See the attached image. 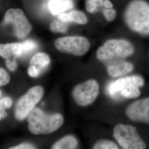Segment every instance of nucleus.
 <instances>
[{
  "label": "nucleus",
  "instance_id": "nucleus-19",
  "mask_svg": "<svg viewBox=\"0 0 149 149\" xmlns=\"http://www.w3.org/2000/svg\"><path fill=\"white\" fill-rule=\"evenodd\" d=\"M93 149H117V145L114 142L111 141L102 140L98 141L96 143Z\"/></svg>",
  "mask_w": 149,
  "mask_h": 149
},
{
  "label": "nucleus",
  "instance_id": "nucleus-9",
  "mask_svg": "<svg viewBox=\"0 0 149 149\" xmlns=\"http://www.w3.org/2000/svg\"><path fill=\"white\" fill-rule=\"evenodd\" d=\"M98 93V83L96 80H90L76 86L72 95L79 105L86 106L95 101Z\"/></svg>",
  "mask_w": 149,
  "mask_h": 149
},
{
  "label": "nucleus",
  "instance_id": "nucleus-3",
  "mask_svg": "<svg viewBox=\"0 0 149 149\" xmlns=\"http://www.w3.org/2000/svg\"><path fill=\"white\" fill-rule=\"evenodd\" d=\"M143 78L140 76L134 75L120 78L116 81L111 82L108 86L107 90L109 96L117 98L119 93L125 98L134 99L140 96V87L143 86Z\"/></svg>",
  "mask_w": 149,
  "mask_h": 149
},
{
  "label": "nucleus",
  "instance_id": "nucleus-10",
  "mask_svg": "<svg viewBox=\"0 0 149 149\" xmlns=\"http://www.w3.org/2000/svg\"><path fill=\"white\" fill-rule=\"evenodd\" d=\"M125 113L133 121L149 124V98L134 102L128 107Z\"/></svg>",
  "mask_w": 149,
  "mask_h": 149
},
{
  "label": "nucleus",
  "instance_id": "nucleus-7",
  "mask_svg": "<svg viewBox=\"0 0 149 149\" xmlns=\"http://www.w3.org/2000/svg\"><path fill=\"white\" fill-rule=\"evenodd\" d=\"M55 46L63 53L82 56L88 51L90 43L83 37H66L58 39L55 42Z\"/></svg>",
  "mask_w": 149,
  "mask_h": 149
},
{
  "label": "nucleus",
  "instance_id": "nucleus-6",
  "mask_svg": "<svg viewBox=\"0 0 149 149\" xmlns=\"http://www.w3.org/2000/svg\"><path fill=\"white\" fill-rule=\"evenodd\" d=\"M43 88L41 86H34L30 88L22 97L16 104L15 116L18 120H22L28 117L43 95Z\"/></svg>",
  "mask_w": 149,
  "mask_h": 149
},
{
  "label": "nucleus",
  "instance_id": "nucleus-8",
  "mask_svg": "<svg viewBox=\"0 0 149 149\" xmlns=\"http://www.w3.org/2000/svg\"><path fill=\"white\" fill-rule=\"evenodd\" d=\"M4 23L13 25L15 34L19 39L26 37L32 29L31 24L23 12L19 8H11L7 11L4 17Z\"/></svg>",
  "mask_w": 149,
  "mask_h": 149
},
{
  "label": "nucleus",
  "instance_id": "nucleus-12",
  "mask_svg": "<svg viewBox=\"0 0 149 149\" xmlns=\"http://www.w3.org/2000/svg\"><path fill=\"white\" fill-rule=\"evenodd\" d=\"M22 43H8L0 45V55L6 60H13L11 58L16 59L22 56Z\"/></svg>",
  "mask_w": 149,
  "mask_h": 149
},
{
  "label": "nucleus",
  "instance_id": "nucleus-15",
  "mask_svg": "<svg viewBox=\"0 0 149 149\" xmlns=\"http://www.w3.org/2000/svg\"><path fill=\"white\" fill-rule=\"evenodd\" d=\"M59 20L65 22H74L79 24H85L87 23V19L85 14L79 11H72L69 13H62L58 17Z\"/></svg>",
  "mask_w": 149,
  "mask_h": 149
},
{
  "label": "nucleus",
  "instance_id": "nucleus-2",
  "mask_svg": "<svg viewBox=\"0 0 149 149\" xmlns=\"http://www.w3.org/2000/svg\"><path fill=\"white\" fill-rule=\"evenodd\" d=\"M27 117L28 129L35 135L52 133L64 123V118L61 114H45L38 108H34Z\"/></svg>",
  "mask_w": 149,
  "mask_h": 149
},
{
  "label": "nucleus",
  "instance_id": "nucleus-18",
  "mask_svg": "<svg viewBox=\"0 0 149 149\" xmlns=\"http://www.w3.org/2000/svg\"><path fill=\"white\" fill-rule=\"evenodd\" d=\"M104 0H86V8L87 12L94 13L104 6Z\"/></svg>",
  "mask_w": 149,
  "mask_h": 149
},
{
  "label": "nucleus",
  "instance_id": "nucleus-4",
  "mask_svg": "<svg viewBox=\"0 0 149 149\" xmlns=\"http://www.w3.org/2000/svg\"><path fill=\"white\" fill-rule=\"evenodd\" d=\"M133 46L123 39H111L107 41L97 51V58L105 63L111 61L123 59L132 55Z\"/></svg>",
  "mask_w": 149,
  "mask_h": 149
},
{
  "label": "nucleus",
  "instance_id": "nucleus-21",
  "mask_svg": "<svg viewBox=\"0 0 149 149\" xmlns=\"http://www.w3.org/2000/svg\"><path fill=\"white\" fill-rule=\"evenodd\" d=\"M103 15L108 21H113L117 16V12L113 8H106L103 11Z\"/></svg>",
  "mask_w": 149,
  "mask_h": 149
},
{
  "label": "nucleus",
  "instance_id": "nucleus-26",
  "mask_svg": "<svg viewBox=\"0 0 149 149\" xmlns=\"http://www.w3.org/2000/svg\"><path fill=\"white\" fill-rule=\"evenodd\" d=\"M104 6L106 8H113V5L109 0H104Z\"/></svg>",
  "mask_w": 149,
  "mask_h": 149
},
{
  "label": "nucleus",
  "instance_id": "nucleus-13",
  "mask_svg": "<svg viewBox=\"0 0 149 149\" xmlns=\"http://www.w3.org/2000/svg\"><path fill=\"white\" fill-rule=\"evenodd\" d=\"M49 9L53 15H59L74 7L72 0H48Z\"/></svg>",
  "mask_w": 149,
  "mask_h": 149
},
{
  "label": "nucleus",
  "instance_id": "nucleus-1",
  "mask_svg": "<svg viewBox=\"0 0 149 149\" xmlns=\"http://www.w3.org/2000/svg\"><path fill=\"white\" fill-rule=\"evenodd\" d=\"M128 27L143 35L149 34V4L142 0H134L128 5L124 14Z\"/></svg>",
  "mask_w": 149,
  "mask_h": 149
},
{
  "label": "nucleus",
  "instance_id": "nucleus-20",
  "mask_svg": "<svg viewBox=\"0 0 149 149\" xmlns=\"http://www.w3.org/2000/svg\"><path fill=\"white\" fill-rule=\"evenodd\" d=\"M23 53L22 55H26L37 48V44L33 40H27L22 43Z\"/></svg>",
  "mask_w": 149,
  "mask_h": 149
},
{
  "label": "nucleus",
  "instance_id": "nucleus-16",
  "mask_svg": "<svg viewBox=\"0 0 149 149\" xmlns=\"http://www.w3.org/2000/svg\"><path fill=\"white\" fill-rule=\"evenodd\" d=\"M77 141L74 136L68 135L61 139L54 145L52 147L53 149H75L77 146Z\"/></svg>",
  "mask_w": 149,
  "mask_h": 149
},
{
  "label": "nucleus",
  "instance_id": "nucleus-25",
  "mask_svg": "<svg viewBox=\"0 0 149 149\" xmlns=\"http://www.w3.org/2000/svg\"><path fill=\"white\" fill-rule=\"evenodd\" d=\"M10 149H35L34 146L32 144L28 143H23L19 145H17L14 147H12L10 148Z\"/></svg>",
  "mask_w": 149,
  "mask_h": 149
},
{
  "label": "nucleus",
  "instance_id": "nucleus-5",
  "mask_svg": "<svg viewBox=\"0 0 149 149\" xmlns=\"http://www.w3.org/2000/svg\"><path fill=\"white\" fill-rule=\"evenodd\" d=\"M113 136L118 144L124 149H144L146 144L136 129L130 125L118 124L113 130Z\"/></svg>",
  "mask_w": 149,
  "mask_h": 149
},
{
  "label": "nucleus",
  "instance_id": "nucleus-14",
  "mask_svg": "<svg viewBox=\"0 0 149 149\" xmlns=\"http://www.w3.org/2000/svg\"><path fill=\"white\" fill-rule=\"evenodd\" d=\"M50 63V59L47 54L38 53L36 54L30 61L29 66L35 69L40 74L47 69Z\"/></svg>",
  "mask_w": 149,
  "mask_h": 149
},
{
  "label": "nucleus",
  "instance_id": "nucleus-24",
  "mask_svg": "<svg viewBox=\"0 0 149 149\" xmlns=\"http://www.w3.org/2000/svg\"><path fill=\"white\" fill-rule=\"evenodd\" d=\"M6 65L8 69L11 71H15L17 68V64L16 63V60H6Z\"/></svg>",
  "mask_w": 149,
  "mask_h": 149
},
{
  "label": "nucleus",
  "instance_id": "nucleus-23",
  "mask_svg": "<svg viewBox=\"0 0 149 149\" xmlns=\"http://www.w3.org/2000/svg\"><path fill=\"white\" fill-rule=\"evenodd\" d=\"M13 102L10 97H5L0 101V112L5 111V109L10 108L12 105Z\"/></svg>",
  "mask_w": 149,
  "mask_h": 149
},
{
  "label": "nucleus",
  "instance_id": "nucleus-17",
  "mask_svg": "<svg viewBox=\"0 0 149 149\" xmlns=\"http://www.w3.org/2000/svg\"><path fill=\"white\" fill-rule=\"evenodd\" d=\"M69 23L61 21L58 19H55L50 25V30L53 33H64L68 31Z\"/></svg>",
  "mask_w": 149,
  "mask_h": 149
},
{
  "label": "nucleus",
  "instance_id": "nucleus-22",
  "mask_svg": "<svg viewBox=\"0 0 149 149\" xmlns=\"http://www.w3.org/2000/svg\"><path fill=\"white\" fill-rule=\"evenodd\" d=\"M10 80V77L5 70L0 69V86L6 85L8 84Z\"/></svg>",
  "mask_w": 149,
  "mask_h": 149
},
{
  "label": "nucleus",
  "instance_id": "nucleus-11",
  "mask_svg": "<svg viewBox=\"0 0 149 149\" xmlns=\"http://www.w3.org/2000/svg\"><path fill=\"white\" fill-rule=\"evenodd\" d=\"M107 65V72L108 74L113 77L121 76L130 72L133 70V65L123 59H118L111 61Z\"/></svg>",
  "mask_w": 149,
  "mask_h": 149
}]
</instances>
